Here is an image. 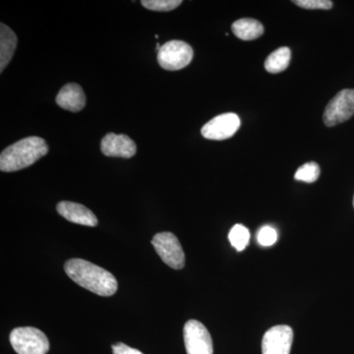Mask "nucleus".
<instances>
[{"mask_svg": "<svg viewBox=\"0 0 354 354\" xmlns=\"http://www.w3.org/2000/svg\"><path fill=\"white\" fill-rule=\"evenodd\" d=\"M153 246L156 252L165 264L174 270L183 269L185 266V254L178 239L171 232H160L153 236Z\"/></svg>", "mask_w": 354, "mask_h": 354, "instance_id": "obj_5", "label": "nucleus"}, {"mask_svg": "<svg viewBox=\"0 0 354 354\" xmlns=\"http://www.w3.org/2000/svg\"><path fill=\"white\" fill-rule=\"evenodd\" d=\"M194 51L189 44L183 41H171L158 51V62L169 71H176L188 66L192 62Z\"/></svg>", "mask_w": 354, "mask_h": 354, "instance_id": "obj_4", "label": "nucleus"}, {"mask_svg": "<svg viewBox=\"0 0 354 354\" xmlns=\"http://www.w3.org/2000/svg\"><path fill=\"white\" fill-rule=\"evenodd\" d=\"M290 50L286 46L272 51L265 62V68L269 73L277 74L285 71L290 65Z\"/></svg>", "mask_w": 354, "mask_h": 354, "instance_id": "obj_15", "label": "nucleus"}, {"mask_svg": "<svg viewBox=\"0 0 354 354\" xmlns=\"http://www.w3.org/2000/svg\"><path fill=\"white\" fill-rule=\"evenodd\" d=\"M320 167L314 162H307L300 167L295 172V178L298 181H304L306 183H315L320 176Z\"/></svg>", "mask_w": 354, "mask_h": 354, "instance_id": "obj_17", "label": "nucleus"}, {"mask_svg": "<svg viewBox=\"0 0 354 354\" xmlns=\"http://www.w3.org/2000/svg\"><path fill=\"white\" fill-rule=\"evenodd\" d=\"M0 27V72L2 73L12 59L18 39L8 26L1 23Z\"/></svg>", "mask_w": 354, "mask_h": 354, "instance_id": "obj_13", "label": "nucleus"}, {"mask_svg": "<svg viewBox=\"0 0 354 354\" xmlns=\"http://www.w3.org/2000/svg\"><path fill=\"white\" fill-rule=\"evenodd\" d=\"M142 6L149 10L153 11H171L177 8L183 1L181 0H143Z\"/></svg>", "mask_w": 354, "mask_h": 354, "instance_id": "obj_18", "label": "nucleus"}, {"mask_svg": "<svg viewBox=\"0 0 354 354\" xmlns=\"http://www.w3.org/2000/svg\"><path fill=\"white\" fill-rule=\"evenodd\" d=\"M232 32L237 38L243 41H253L264 34V27L259 21L243 18L235 21L232 26Z\"/></svg>", "mask_w": 354, "mask_h": 354, "instance_id": "obj_14", "label": "nucleus"}, {"mask_svg": "<svg viewBox=\"0 0 354 354\" xmlns=\"http://www.w3.org/2000/svg\"><path fill=\"white\" fill-rule=\"evenodd\" d=\"M353 206H354V198H353Z\"/></svg>", "mask_w": 354, "mask_h": 354, "instance_id": "obj_22", "label": "nucleus"}, {"mask_svg": "<svg viewBox=\"0 0 354 354\" xmlns=\"http://www.w3.org/2000/svg\"><path fill=\"white\" fill-rule=\"evenodd\" d=\"M11 346L18 354H46L50 342L41 330L34 327H19L10 334Z\"/></svg>", "mask_w": 354, "mask_h": 354, "instance_id": "obj_3", "label": "nucleus"}, {"mask_svg": "<svg viewBox=\"0 0 354 354\" xmlns=\"http://www.w3.org/2000/svg\"><path fill=\"white\" fill-rule=\"evenodd\" d=\"M183 337L187 354H214L211 335L199 321H188L184 326Z\"/></svg>", "mask_w": 354, "mask_h": 354, "instance_id": "obj_7", "label": "nucleus"}, {"mask_svg": "<svg viewBox=\"0 0 354 354\" xmlns=\"http://www.w3.org/2000/svg\"><path fill=\"white\" fill-rule=\"evenodd\" d=\"M65 272L74 283L101 297H111L118 291V281L111 272L83 259H71Z\"/></svg>", "mask_w": 354, "mask_h": 354, "instance_id": "obj_1", "label": "nucleus"}, {"mask_svg": "<svg viewBox=\"0 0 354 354\" xmlns=\"http://www.w3.org/2000/svg\"><path fill=\"white\" fill-rule=\"evenodd\" d=\"M101 150L106 157L130 158L136 153L137 146L127 135L109 133L102 140Z\"/></svg>", "mask_w": 354, "mask_h": 354, "instance_id": "obj_10", "label": "nucleus"}, {"mask_svg": "<svg viewBox=\"0 0 354 354\" xmlns=\"http://www.w3.org/2000/svg\"><path fill=\"white\" fill-rule=\"evenodd\" d=\"M293 3L310 10H316V9L329 10L333 7V2L330 0H295Z\"/></svg>", "mask_w": 354, "mask_h": 354, "instance_id": "obj_20", "label": "nucleus"}, {"mask_svg": "<svg viewBox=\"0 0 354 354\" xmlns=\"http://www.w3.org/2000/svg\"><path fill=\"white\" fill-rule=\"evenodd\" d=\"M57 213L64 216L65 220L77 223V225H86V227H95L99 223L95 214L84 205L69 201L59 202L57 206Z\"/></svg>", "mask_w": 354, "mask_h": 354, "instance_id": "obj_11", "label": "nucleus"}, {"mask_svg": "<svg viewBox=\"0 0 354 354\" xmlns=\"http://www.w3.org/2000/svg\"><path fill=\"white\" fill-rule=\"evenodd\" d=\"M228 239H230V244L236 249L239 252L243 251L249 244L250 241V232L248 228L242 225H235L234 227L230 230L228 234Z\"/></svg>", "mask_w": 354, "mask_h": 354, "instance_id": "obj_16", "label": "nucleus"}, {"mask_svg": "<svg viewBox=\"0 0 354 354\" xmlns=\"http://www.w3.org/2000/svg\"><path fill=\"white\" fill-rule=\"evenodd\" d=\"M113 354H143L138 349L130 348L122 342L113 344Z\"/></svg>", "mask_w": 354, "mask_h": 354, "instance_id": "obj_21", "label": "nucleus"}, {"mask_svg": "<svg viewBox=\"0 0 354 354\" xmlns=\"http://www.w3.org/2000/svg\"><path fill=\"white\" fill-rule=\"evenodd\" d=\"M57 104L66 111L78 113L85 108V93L78 84H66L57 95Z\"/></svg>", "mask_w": 354, "mask_h": 354, "instance_id": "obj_12", "label": "nucleus"}, {"mask_svg": "<svg viewBox=\"0 0 354 354\" xmlns=\"http://www.w3.org/2000/svg\"><path fill=\"white\" fill-rule=\"evenodd\" d=\"M354 114V88H344L335 95L326 106L323 120L326 127H332L346 122Z\"/></svg>", "mask_w": 354, "mask_h": 354, "instance_id": "obj_6", "label": "nucleus"}, {"mask_svg": "<svg viewBox=\"0 0 354 354\" xmlns=\"http://www.w3.org/2000/svg\"><path fill=\"white\" fill-rule=\"evenodd\" d=\"M277 241H278V232H277L276 228L270 227V225H264L260 228L257 234V241L261 246L274 245Z\"/></svg>", "mask_w": 354, "mask_h": 354, "instance_id": "obj_19", "label": "nucleus"}, {"mask_svg": "<svg viewBox=\"0 0 354 354\" xmlns=\"http://www.w3.org/2000/svg\"><path fill=\"white\" fill-rule=\"evenodd\" d=\"M292 342L293 330L290 326H274L263 337L262 354H290Z\"/></svg>", "mask_w": 354, "mask_h": 354, "instance_id": "obj_9", "label": "nucleus"}, {"mask_svg": "<svg viewBox=\"0 0 354 354\" xmlns=\"http://www.w3.org/2000/svg\"><path fill=\"white\" fill-rule=\"evenodd\" d=\"M241 124V118L237 114L223 113L207 122L202 127L201 133L204 138L221 141L234 136Z\"/></svg>", "mask_w": 354, "mask_h": 354, "instance_id": "obj_8", "label": "nucleus"}, {"mask_svg": "<svg viewBox=\"0 0 354 354\" xmlns=\"http://www.w3.org/2000/svg\"><path fill=\"white\" fill-rule=\"evenodd\" d=\"M48 152L46 142L41 137H27L6 148L0 155V169L4 172L21 171L34 165Z\"/></svg>", "mask_w": 354, "mask_h": 354, "instance_id": "obj_2", "label": "nucleus"}]
</instances>
